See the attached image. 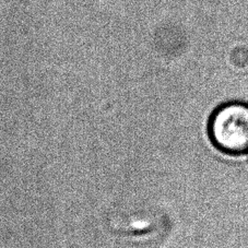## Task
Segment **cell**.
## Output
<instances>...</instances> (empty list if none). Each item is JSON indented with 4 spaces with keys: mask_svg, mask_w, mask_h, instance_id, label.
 I'll list each match as a JSON object with an SVG mask.
<instances>
[{
    "mask_svg": "<svg viewBox=\"0 0 248 248\" xmlns=\"http://www.w3.org/2000/svg\"><path fill=\"white\" fill-rule=\"evenodd\" d=\"M209 137L220 152L242 155L248 152V104L229 102L212 113Z\"/></svg>",
    "mask_w": 248,
    "mask_h": 248,
    "instance_id": "1",
    "label": "cell"
}]
</instances>
